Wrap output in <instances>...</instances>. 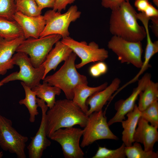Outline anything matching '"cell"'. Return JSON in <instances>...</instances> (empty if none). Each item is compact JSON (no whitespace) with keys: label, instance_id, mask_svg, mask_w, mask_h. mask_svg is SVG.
<instances>
[{"label":"cell","instance_id":"ba28073f","mask_svg":"<svg viewBox=\"0 0 158 158\" xmlns=\"http://www.w3.org/2000/svg\"><path fill=\"white\" fill-rule=\"evenodd\" d=\"M28 138L19 133L12 126L11 121L0 114V147L15 154L18 158H26V143Z\"/></svg>","mask_w":158,"mask_h":158},{"label":"cell","instance_id":"9a60e30c","mask_svg":"<svg viewBox=\"0 0 158 158\" xmlns=\"http://www.w3.org/2000/svg\"><path fill=\"white\" fill-rule=\"evenodd\" d=\"M133 136L134 142L143 144L146 151H153V146L158 141L157 128L154 126L140 117Z\"/></svg>","mask_w":158,"mask_h":158},{"label":"cell","instance_id":"83f0119b","mask_svg":"<svg viewBox=\"0 0 158 158\" xmlns=\"http://www.w3.org/2000/svg\"><path fill=\"white\" fill-rule=\"evenodd\" d=\"M140 117L150 123L151 125L158 128V101L154 102L145 109L141 111Z\"/></svg>","mask_w":158,"mask_h":158},{"label":"cell","instance_id":"d590c367","mask_svg":"<svg viewBox=\"0 0 158 158\" xmlns=\"http://www.w3.org/2000/svg\"><path fill=\"white\" fill-rule=\"evenodd\" d=\"M152 25L150 26L152 31L157 37H158V16L150 18Z\"/></svg>","mask_w":158,"mask_h":158},{"label":"cell","instance_id":"8992f818","mask_svg":"<svg viewBox=\"0 0 158 158\" xmlns=\"http://www.w3.org/2000/svg\"><path fill=\"white\" fill-rule=\"evenodd\" d=\"M81 14L75 5L71 6L63 14L53 9L47 11L43 15L45 26L40 37L53 34L59 35L62 38L69 36L70 23L79 18Z\"/></svg>","mask_w":158,"mask_h":158},{"label":"cell","instance_id":"7c38bea8","mask_svg":"<svg viewBox=\"0 0 158 158\" xmlns=\"http://www.w3.org/2000/svg\"><path fill=\"white\" fill-rule=\"evenodd\" d=\"M37 102L41 109L42 119L38 130L31 138V141L27 147L29 158H41L44 151L51 144L47 134L46 114L48 107L43 100L38 97Z\"/></svg>","mask_w":158,"mask_h":158},{"label":"cell","instance_id":"f546056e","mask_svg":"<svg viewBox=\"0 0 158 158\" xmlns=\"http://www.w3.org/2000/svg\"><path fill=\"white\" fill-rule=\"evenodd\" d=\"M93 65L89 68V73L91 76L94 77H97L106 73L108 70V67L106 64L99 61Z\"/></svg>","mask_w":158,"mask_h":158},{"label":"cell","instance_id":"ffe728a7","mask_svg":"<svg viewBox=\"0 0 158 158\" xmlns=\"http://www.w3.org/2000/svg\"><path fill=\"white\" fill-rule=\"evenodd\" d=\"M107 85L106 82L96 87H89L87 84L77 85L74 88L72 100L86 114L89 109L86 103L87 99L95 93L104 89Z\"/></svg>","mask_w":158,"mask_h":158},{"label":"cell","instance_id":"7a4b0ae2","mask_svg":"<svg viewBox=\"0 0 158 158\" xmlns=\"http://www.w3.org/2000/svg\"><path fill=\"white\" fill-rule=\"evenodd\" d=\"M88 117L72 100L56 101L53 106L46 112L47 136L49 138L55 131L61 128L75 125L84 128Z\"/></svg>","mask_w":158,"mask_h":158},{"label":"cell","instance_id":"d4e9b609","mask_svg":"<svg viewBox=\"0 0 158 158\" xmlns=\"http://www.w3.org/2000/svg\"><path fill=\"white\" fill-rule=\"evenodd\" d=\"M126 157L128 158H157V152L153 151H146L143 150L140 144L135 142L133 145L125 147Z\"/></svg>","mask_w":158,"mask_h":158},{"label":"cell","instance_id":"f1b7e54d","mask_svg":"<svg viewBox=\"0 0 158 158\" xmlns=\"http://www.w3.org/2000/svg\"><path fill=\"white\" fill-rule=\"evenodd\" d=\"M16 12L15 0H0V17L14 20L13 17Z\"/></svg>","mask_w":158,"mask_h":158},{"label":"cell","instance_id":"4dcf8cb0","mask_svg":"<svg viewBox=\"0 0 158 158\" xmlns=\"http://www.w3.org/2000/svg\"><path fill=\"white\" fill-rule=\"evenodd\" d=\"M129 0H101L102 6L104 8L112 10L119 7L124 1Z\"/></svg>","mask_w":158,"mask_h":158},{"label":"cell","instance_id":"f35d334b","mask_svg":"<svg viewBox=\"0 0 158 158\" xmlns=\"http://www.w3.org/2000/svg\"><path fill=\"white\" fill-rule=\"evenodd\" d=\"M4 84L2 83L1 81H0V87L3 85Z\"/></svg>","mask_w":158,"mask_h":158},{"label":"cell","instance_id":"7402d4cb","mask_svg":"<svg viewBox=\"0 0 158 158\" xmlns=\"http://www.w3.org/2000/svg\"><path fill=\"white\" fill-rule=\"evenodd\" d=\"M139 96L137 106L139 110L142 111L153 102L158 101V83L150 80Z\"/></svg>","mask_w":158,"mask_h":158},{"label":"cell","instance_id":"ac0fdd59","mask_svg":"<svg viewBox=\"0 0 158 158\" xmlns=\"http://www.w3.org/2000/svg\"><path fill=\"white\" fill-rule=\"evenodd\" d=\"M55 44L42 64L45 68L43 79L50 71H55L60 63L65 61L73 52L71 48L61 41H58Z\"/></svg>","mask_w":158,"mask_h":158},{"label":"cell","instance_id":"603a6c76","mask_svg":"<svg viewBox=\"0 0 158 158\" xmlns=\"http://www.w3.org/2000/svg\"><path fill=\"white\" fill-rule=\"evenodd\" d=\"M22 36H24L23 32L17 22L0 17V37L11 40Z\"/></svg>","mask_w":158,"mask_h":158},{"label":"cell","instance_id":"8fae6325","mask_svg":"<svg viewBox=\"0 0 158 158\" xmlns=\"http://www.w3.org/2000/svg\"><path fill=\"white\" fill-rule=\"evenodd\" d=\"M63 128L55 131L49 138L61 145L65 158H83L84 153L79 144L83 129L73 127Z\"/></svg>","mask_w":158,"mask_h":158},{"label":"cell","instance_id":"30bf717a","mask_svg":"<svg viewBox=\"0 0 158 158\" xmlns=\"http://www.w3.org/2000/svg\"><path fill=\"white\" fill-rule=\"evenodd\" d=\"M62 38L61 41L71 48L81 60L80 63L75 65L76 68H81L91 62L104 61L108 57V51L99 48L94 41L88 44L85 41L78 42L69 36Z\"/></svg>","mask_w":158,"mask_h":158},{"label":"cell","instance_id":"5bb4252c","mask_svg":"<svg viewBox=\"0 0 158 158\" xmlns=\"http://www.w3.org/2000/svg\"><path fill=\"white\" fill-rule=\"evenodd\" d=\"M13 18L21 28L25 39L40 37L45 26V20L41 15L30 17L16 11Z\"/></svg>","mask_w":158,"mask_h":158},{"label":"cell","instance_id":"6da1fadb","mask_svg":"<svg viewBox=\"0 0 158 158\" xmlns=\"http://www.w3.org/2000/svg\"><path fill=\"white\" fill-rule=\"evenodd\" d=\"M137 13L129 1L123 2L112 10L109 30L113 36L134 42H141L146 37L144 27L138 23Z\"/></svg>","mask_w":158,"mask_h":158},{"label":"cell","instance_id":"e575fe53","mask_svg":"<svg viewBox=\"0 0 158 158\" xmlns=\"http://www.w3.org/2000/svg\"><path fill=\"white\" fill-rule=\"evenodd\" d=\"M147 17L150 18L158 16V10L151 3L144 13Z\"/></svg>","mask_w":158,"mask_h":158},{"label":"cell","instance_id":"cb8c5ba5","mask_svg":"<svg viewBox=\"0 0 158 158\" xmlns=\"http://www.w3.org/2000/svg\"><path fill=\"white\" fill-rule=\"evenodd\" d=\"M21 84L25 90V97L20 100L19 103L20 105H24L27 108L30 114L29 121L33 123L35 121V116L39 114L36 93L23 82H21Z\"/></svg>","mask_w":158,"mask_h":158},{"label":"cell","instance_id":"2e32d148","mask_svg":"<svg viewBox=\"0 0 158 158\" xmlns=\"http://www.w3.org/2000/svg\"><path fill=\"white\" fill-rule=\"evenodd\" d=\"M120 79L117 78L114 79L110 84L104 89L93 94L87 99L86 103L90 108L86 114L89 116L92 113L102 110L107 102L111 100L112 94L119 88Z\"/></svg>","mask_w":158,"mask_h":158},{"label":"cell","instance_id":"4316f807","mask_svg":"<svg viewBox=\"0 0 158 158\" xmlns=\"http://www.w3.org/2000/svg\"><path fill=\"white\" fill-rule=\"evenodd\" d=\"M125 145L123 143L117 149L111 150L105 147H99L92 158H124L126 157L125 152Z\"/></svg>","mask_w":158,"mask_h":158},{"label":"cell","instance_id":"52a82bcc","mask_svg":"<svg viewBox=\"0 0 158 158\" xmlns=\"http://www.w3.org/2000/svg\"><path fill=\"white\" fill-rule=\"evenodd\" d=\"M105 114V111L102 110L93 112L88 116L87 122L83 129L81 147H85L100 140L118 139L110 130Z\"/></svg>","mask_w":158,"mask_h":158},{"label":"cell","instance_id":"5b68a950","mask_svg":"<svg viewBox=\"0 0 158 158\" xmlns=\"http://www.w3.org/2000/svg\"><path fill=\"white\" fill-rule=\"evenodd\" d=\"M62 38L59 35L53 34L38 38L25 39L16 52H23L29 55L32 65L38 68L44 63L53 46Z\"/></svg>","mask_w":158,"mask_h":158},{"label":"cell","instance_id":"4fadbf2b","mask_svg":"<svg viewBox=\"0 0 158 158\" xmlns=\"http://www.w3.org/2000/svg\"><path fill=\"white\" fill-rule=\"evenodd\" d=\"M151 76L148 73H146L142 78L138 80L137 86L133 89L131 94L126 99L122 100L116 104V112L114 116L108 122L109 126L114 123L121 122L125 120V116L133 110L135 102L140 93L145 89L147 85L151 80Z\"/></svg>","mask_w":158,"mask_h":158},{"label":"cell","instance_id":"44dd1931","mask_svg":"<svg viewBox=\"0 0 158 158\" xmlns=\"http://www.w3.org/2000/svg\"><path fill=\"white\" fill-rule=\"evenodd\" d=\"M31 89L36 92L38 98L46 103L49 109L52 107L55 103L56 96L59 95L61 92V90L59 87L50 85L44 81L42 84L40 83Z\"/></svg>","mask_w":158,"mask_h":158},{"label":"cell","instance_id":"d6986e66","mask_svg":"<svg viewBox=\"0 0 158 158\" xmlns=\"http://www.w3.org/2000/svg\"><path fill=\"white\" fill-rule=\"evenodd\" d=\"M141 114V111L135 104L133 110L126 114L127 119L121 122L123 129L122 140L126 147L131 146L134 142L133 136Z\"/></svg>","mask_w":158,"mask_h":158},{"label":"cell","instance_id":"277c9868","mask_svg":"<svg viewBox=\"0 0 158 158\" xmlns=\"http://www.w3.org/2000/svg\"><path fill=\"white\" fill-rule=\"evenodd\" d=\"M13 64L18 66L19 71L13 72L3 78L1 82L4 84L10 81L20 80L31 89L40 84L43 79L45 68L43 64L38 68L34 67L29 57L26 54L17 52L12 58Z\"/></svg>","mask_w":158,"mask_h":158},{"label":"cell","instance_id":"74e56055","mask_svg":"<svg viewBox=\"0 0 158 158\" xmlns=\"http://www.w3.org/2000/svg\"><path fill=\"white\" fill-rule=\"evenodd\" d=\"M3 156V153L2 151L0 152V158H2Z\"/></svg>","mask_w":158,"mask_h":158},{"label":"cell","instance_id":"e0dca14e","mask_svg":"<svg viewBox=\"0 0 158 158\" xmlns=\"http://www.w3.org/2000/svg\"><path fill=\"white\" fill-rule=\"evenodd\" d=\"M25 38L22 36L8 40L0 37V74L4 75L7 70L13 68L12 58L20 44Z\"/></svg>","mask_w":158,"mask_h":158},{"label":"cell","instance_id":"1f68e13d","mask_svg":"<svg viewBox=\"0 0 158 158\" xmlns=\"http://www.w3.org/2000/svg\"><path fill=\"white\" fill-rule=\"evenodd\" d=\"M75 0H55L53 9L55 11L61 12L64 10L67 5L73 3Z\"/></svg>","mask_w":158,"mask_h":158},{"label":"cell","instance_id":"3957f363","mask_svg":"<svg viewBox=\"0 0 158 158\" xmlns=\"http://www.w3.org/2000/svg\"><path fill=\"white\" fill-rule=\"evenodd\" d=\"M77 55L72 52L63 65L54 74L43 80L51 86L57 87L64 92L66 99L72 100L75 87L78 85L88 84L87 77L79 73L75 64Z\"/></svg>","mask_w":158,"mask_h":158},{"label":"cell","instance_id":"484cf974","mask_svg":"<svg viewBox=\"0 0 158 158\" xmlns=\"http://www.w3.org/2000/svg\"><path fill=\"white\" fill-rule=\"evenodd\" d=\"M16 11L26 16H36L41 15L42 11L35 0H20L16 3Z\"/></svg>","mask_w":158,"mask_h":158},{"label":"cell","instance_id":"8d00e7d4","mask_svg":"<svg viewBox=\"0 0 158 158\" xmlns=\"http://www.w3.org/2000/svg\"><path fill=\"white\" fill-rule=\"evenodd\" d=\"M154 4L157 7H158V0H152Z\"/></svg>","mask_w":158,"mask_h":158},{"label":"cell","instance_id":"ab89813d","mask_svg":"<svg viewBox=\"0 0 158 158\" xmlns=\"http://www.w3.org/2000/svg\"><path fill=\"white\" fill-rule=\"evenodd\" d=\"M20 0H15V2H17L19 1H20Z\"/></svg>","mask_w":158,"mask_h":158},{"label":"cell","instance_id":"d6a6232c","mask_svg":"<svg viewBox=\"0 0 158 158\" xmlns=\"http://www.w3.org/2000/svg\"><path fill=\"white\" fill-rule=\"evenodd\" d=\"M39 8L43 9L49 8H53L55 0H35Z\"/></svg>","mask_w":158,"mask_h":158},{"label":"cell","instance_id":"9c48e42d","mask_svg":"<svg viewBox=\"0 0 158 158\" xmlns=\"http://www.w3.org/2000/svg\"><path fill=\"white\" fill-rule=\"evenodd\" d=\"M107 47L116 54L121 63H130L137 68L141 67L143 51L141 42L130 41L113 36L108 42Z\"/></svg>","mask_w":158,"mask_h":158},{"label":"cell","instance_id":"836d02e7","mask_svg":"<svg viewBox=\"0 0 158 158\" xmlns=\"http://www.w3.org/2000/svg\"><path fill=\"white\" fill-rule=\"evenodd\" d=\"M150 3L148 0H135L134 6L139 11L144 13Z\"/></svg>","mask_w":158,"mask_h":158}]
</instances>
